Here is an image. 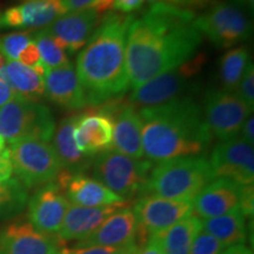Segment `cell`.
<instances>
[{
	"mask_svg": "<svg viewBox=\"0 0 254 254\" xmlns=\"http://www.w3.org/2000/svg\"><path fill=\"white\" fill-rule=\"evenodd\" d=\"M193 11L170 5H151L133 18L126 38L129 88L135 90L157 75L196 55L202 36L194 26Z\"/></svg>",
	"mask_w": 254,
	"mask_h": 254,
	"instance_id": "obj_1",
	"label": "cell"
},
{
	"mask_svg": "<svg viewBox=\"0 0 254 254\" xmlns=\"http://www.w3.org/2000/svg\"><path fill=\"white\" fill-rule=\"evenodd\" d=\"M133 15L110 12L101 17L77 58V75L87 104L98 106L129 90L126 38Z\"/></svg>",
	"mask_w": 254,
	"mask_h": 254,
	"instance_id": "obj_2",
	"label": "cell"
},
{
	"mask_svg": "<svg viewBox=\"0 0 254 254\" xmlns=\"http://www.w3.org/2000/svg\"><path fill=\"white\" fill-rule=\"evenodd\" d=\"M138 112L144 157L152 163L200 155L213 139L202 109L193 98L141 107Z\"/></svg>",
	"mask_w": 254,
	"mask_h": 254,
	"instance_id": "obj_3",
	"label": "cell"
},
{
	"mask_svg": "<svg viewBox=\"0 0 254 254\" xmlns=\"http://www.w3.org/2000/svg\"><path fill=\"white\" fill-rule=\"evenodd\" d=\"M213 179L209 161L202 155L170 159L152 168L142 195L193 201Z\"/></svg>",
	"mask_w": 254,
	"mask_h": 254,
	"instance_id": "obj_4",
	"label": "cell"
},
{
	"mask_svg": "<svg viewBox=\"0 0 254 254\" xmlns=\"http://www.w3.org/2000/svg\"><path fill=\"white\" fill-rule=\"evenodd\" d=\"M205 64L204 53H196L182 65L161 73L133 90L128 101L134 107L141 109L183 98H192L200 87L198 77Z\"/></svg>",
	"mask_w": 254,
	"mask_h": 254,
	"instance_id": "obj_5",
	"label": "cell"
},
{
	"mask_svg": "<svg viewBox=\"0 0 254 254\" xmlns=\"http://www.w3.org/2000/svg\"><path fill=\"white\" fill-rule=\"evenodd\" d=\"M152 168L150 160L133 159L112 150L98 154L92 163L94 179L124 201L144 194Z\"/></svg>",
	"mask_w": 254,
	"mask_h": 254,
	"instance_id": "obj_6",
	"label": "cell"
},
{
	"mask_svg": "<svg viewBox=\"0 0 254 254\" xmlns=\"http://www.w3.org/2000/svg\"><path fill=\"white\" fill-rule=\"evenodd\" d=\"M55 131L50 109L38 101L14 98L0 109V135L9 144L23 139L51 142Z\"/></svg>",
	"mask_w": 254,
	"mask_h": 254,
	"instance_id": "obj_7",
	"label": "cell"
},
{
	"mask_svg": "<svg viewBox=\"0 0 254 254\" xmlns=\"http://www.w3.org/2000/svg\"><path fill=\"white\" fill-rule=\"evenodd\" d=\"M6 151L13 173L27 189L53 183L63 170L51 142L23 139L9 144Z\"/></svg>",
	"mask_w": 254,
	"mask_h": 254,
	"instance_id": "obj_8",
	"label": "cell"
},
{
	"mask_svg": "<svg viewBox=\"0 0 254 254\" xmlns=\"http://www.w3.org/2000/svg\"><path fill=\"white\" fill-rule=\"evenodd\" d=\"M194 26L218 49H228L244 43L253 32L249 13L226 1L211 4L205 13L195 17Z\"/></svg>",
	"mask_w": 254,
	"mask_h": 254,
	"instance_id": "obj_9",
	"label": "cell"
},
{
	"mask_svg": "<svg viewBox=\"0 0 254 254\" xmlns=\"http://www.w3.org/2000/svg\"><path fill=\"white\" fill-rule=\"evenodd\" d=\"M133 213L138 224L139 246L182 219L193 214V201L146 194L134 202Z\"/></svg>",
	"mask_w": 254,
	"mask_h": 254,
	"instance_id": "obj_10",
	"label": "cell"
},
{
	"mask_svg": "<svg viewBox=\"0 0 254 254\" xmlns=\"http://www.w3.org/2000/svg\"><path fill=\"white\" fill-rule=\"evenodd\" d=\"M202 112L212 135L222 141L239 135L241 126L253 110L234 92L211 88L205 94Z\"/></svg>",
	"mask_w": 254,
	"mask_h": 254,
	"instance_id": "obj_11",
	"label": "cell"
},
{
	"mask_svg": "<svg viewBox=\"0 0 254 254\" xmlns=\"http://www.w3.org/2000/svg\"><path fill=\"white\" fill-rule=\"evenodd\" d=\"M98 110L113 122V140L111 150L133 159L144 158L141 141L142 123L136 107L120 98L98 105Z\"/></svg>",
	"mask_w": 254,
	"mask_h": 254,
	"instance_id": "obj_12",
	"label": "cell"
},
{
	"mask_svg": "<svg viewBox=\"0 0 254 254\" xmlns=\"http://www.w3.org/2000/svg\"><path fill=\"white\" fill-rule=\"evenodd\" d=\"M208 161L214 178H227L240 185H253L254 148L239 135L219 142Z\"/></svg>",
	"mask_w": 254,
	"mask_h": 254,
	"instance_id": "obj_13",
	"label": "cell"
},
{
	"mask_svg": "<svg viewBox=\"0 0 254 254\" xmlns=\"http://www.w3.org/2000/svg\"><path fill=\"white\" fill-rule=\"evenodd\" d=\"M71 202L57 183L40 186L28 202V222L43 233L56 236Z\"/></svg>",
	"mask_w": 254,
	"mask_h": 254,
	"instance_id": "obj_14",
	"label": "cell"
},
{
	"mask_svg": "<svg viewBox=\"0 0 254 254\" xmlns=\"http://www.w3.org/2000/svg\"><path fill=\"white\" fill-rule=\"evenodd\" d=\"M60 241L28 221L12 222L0 230V254H59Z\"/></svg>",
	"mask_w": 254,
	"mask_h": 254,
	"instance_id": "obj_15",
	"label": "cell"
},
{
	"mask_svg": "<svg viewBox=\"0 0 254 254\" xmlns=\"http://www.w3.org/2000/svg\"><path fill=\"white\" fill-rule=\"evenodd\" d=\"M101 20V14L94 11H77L65 13L43 28L57 41L65 52L73 53L84 49Z\"/></svg>",
	"mask_w": 254,
	"mask_h": 254,
	"instance_id": "obj_16",
	"label": "cell"
},
{
	"mask_svg": "<svg viewBox=\"0 0 254 254\" xmlns=\"http://www.w3.org/2000/svg\"><path fill=\"white\" fill-rule=\"evenodd\" d=\"M136 244H139L138 224L133 209L126 206L111 214L93 233L85 239L77 241L74 246L126 249L129 246H138Z\"/></svg>",
	"mask_w": 254,
	"mask_h": 254,
	"instance_id": "obj_17",
	"label": "cell"
},
{
	"mask_svg": "<svg viewBox=\"0 0 254 254\" xmlns=\"http://www.w3.org/2000/svg\"><path fill=\"white\" fill-rule=\"evenodd\" d=\"M243 186L227 178H214L193 200V214L202 220L236 211Z\"/></svg>",
	"mask_w": 254,
	"mask_h": 254,
	"instance_id": "obj_18",
	"label": "cell"
},
{
	"mask_svg": "<svg viewBox=\"0 0 254 254\" xmlns=\"http://www.w3.org/2000/svg\"><path fill=\"white\" fill-rule=\"evenodd\" d=\"M56 180L72 205L103 207L124 201L103 184L84 173H71L62 170Z\"/></svg>",
	"mask_w": 254,
	"mask_h": 254,
	"instance_id": "obj_19",
	"label": "cell"
},
{
	"mask_svg": "<svg viewBox=\"0 0 254 254\" xmlns=\"http://www.w3.org/2000/svg\"><path fill=\"white\" fill-rule=\"evenodd\" d=\"M67 12L64 0H28L0 13V27H47Z\"/></svg>",
	"mask_w": 254,
	"mask_h": 254,
	"instance_id": "obj_20",
	"label": "cell"
},
{
	"mask_svg": "<svg viewBox=\"0 0 254 254\" xmlns=\"http://www.w3.org/2000/svg\"><path fill=\"white\" fill-rule=\"evenodd\" d=\"M113 140V122L100 110L79 114L74 128L78 150L86 157L94 158L111 150Z\"/></svg>",
	"mask_w": 254,
	"mask_h": 254,
	"instance_id": "obj_21",
	"label": "cell"
},
{
	"mask_svg": "<svg viewBox=\"0 0 254 254\" xmlns=\"http://www.w3.org/2000/svg\"><path fill=\"white\" fill-rule=\"evenodd\" d=\"M126 206V201L103 207H82L71 204L56 237L60 241H80L93 233L111 214Z\"/></svg>",
	"mask_w": 254,
	"mask_h": 254,
	"instance_id": "obj_22",
	"label": "cell"
},
{
	"mask_svg": "<svg viewBox=\"0 0 254 254\" xmlns=\"http://www.w3.org/2000/svg\"><path fill=\"white\" fill-rule=\"evenodd\" d=\"M44 82L46 97L64 109L75 111L88 105L77 71L71 63L62 67L49 69L44 77Z\"/></svg>",
	"mask_w": 254,
	"mask_h": 254,
	"instance_id": "obj_23",
	"label": "cell"
},
{
	"mask_svg": "<svg viewBox=\"0 0 254 254\" xmlns=\"http://www.w3.org/2000/svg\"><path fill=\"white\" fill-rule=\"evenodd\" d=\"M79 114L66 117L60 122L52 138V147L58 157L63 170L71 173H84L92 166L94 158L86 157L78 150L74 141V128Z\"/></svg>",
	"mask_w": 254,
	"mask_h": 254,
	"instance_id": "obj_24",
	"label": "cell"
},
{
	"mask_svg": "<svg viewBox=\"0 0 254 254\" xmlns=\"http://www.w3.org/2000/svg\"><path fill=\"white\" fill-rule=\"evenodd\" d=\"M201 225L202 230L217 238L225 249L238 244H245L247 239L246 217L240 208L219 217L202 219Z\"/></svg>",
	"mask_w": 254,
	"mask_h": 254,
	"instance_id": "obj_25",
	"label": "cell"
},
{
	"mask_svg": "<svg viewBox=\"0 0 254 254\" xmlns=\"http://www.w3.org/2000/svg\"><path fill=\"white\" fill-rule=\"evenodd\" d=\"M201 228V219L190 214L157 237L165 254H190L193 240Z\"/></svg>",
	"mask_w": 254,
	"mask_h": 254,
	"instance_id": "obj_26",
	"label": "cell"
},
{
	"mask_svg": "<svg viewBox=\"0 0 254 254\" xmlns=\"http://www.w3.org/2000/svg\"><path fill=\"white\" fill-rule=\"evenodd\" d=\"M6 78H7V85L13 90L17 98L38 101V99L45 95L44 78L21 63L7 60Z\"/></svg>",
	"mask_w": 254,
	"mask_h": 254,
	"instance_id": "obj_27",
	"label": "cell"
},
{
	"mask_svg": "<svg viewBox=\"0 0 254 254\" xmlns=\"http://www.w3.org/2000/svg\"><path fill=\"white\" fill-rule=\"evenodd\" d=\"M250 64V52L246 46L232 49L221 57L219 60V77L224 90L236 93Z\"/></svg>",
	"mask_w": 254,
	"mask_h": 254,
	"instance_id": "obj_28",
	"label": "cell"
},
{
	"mask_svg": "<svg viewBox=\"0 0 254 254\" xmlns=\"http://www.w3.org/2000/svg\"><path fill=\"white\" fill-rule=\"evenodd\" d=\"M33 41L39 51L41 63L44 64L47 71L62 67L69 63L65 50L60 47L57 41L44 30L37 32Z\"/></svg>",
	"mask_w": 254,
	"mask_h": 254,
	"instance_id": "obj_29",
	"label": "cell"
},
{
	"mask_svg": "<svg viewBox=\"0 0 254 254\" xmlns=\"http://www.w3.org/2000/svg\"><path fill=\"white\" fill-rule=\"evenodd\" d=\"M26 201V190L18 179L0 184V214L21 208Z\"/></svg>",
	"mask_w": 254,
	"mask_h": 254,
	"instance_id": "obj_30",
	"label": "cell"
},
{
	"mask_svg": "<svg viewBox=\"0 0 254 254\" xmlns=\"http://www.w3.org/2000/svg\"><path fill=\"white\" fill-rule=\"evenodd\" d=\"M32 40L33 38L30 36V32H13L5 34L0 37V52L7 60L18 62L19 56Z\"/></svg>",
	"mask_w": 254,
	"mask_h": 254,
	"instance_id": "obj_31",
	"label": "cell"
},
{
	"mask_svg": "<svg viewBox=\"0 0 254 254\" xmlns=\"http://www.w3.org/2000/svg\"><path fill=\"white\" fill-rule=\"evenodd\" d=\"M224 250L225 246L217 238L201 228L193 240L190 254H221Z\"/></svg>",
	"mask_w": 254,
	"mask_h": 254,
	"instance_id": "obj_32",
	"label": "cell"
},
{
	"mask_svg": "<svg viewBox=\"0 0 254 254\" xmlns=\"http://www.w3.org/2000/svg\"><path fill=\"white\" fill-rule=\"evenodd\" d=\"M114 0H64L68 11H94L97 13H106L112 8Z\"/></svg>",
	"mask_w": 254,
	"mask_h": 254,
	"instance_id": "obj_33",
	"label": "cell"
},
{
	"mask_svg": "<svg viewBox=\"0 0 254 254\" xmlns=\"http://www.w3.org/2000/svg\"><path fill=\"white\" fill-rule=\"evenodd\" d=\"M236 94L245 103L250 109L254 107V66L251 63L247 66L243 78L238 85Z\"/></svg>",
	"mask_w": 254,
	"mask_h": 254,
	"instance_id": "obj_34",
	"label": "cell"
},
{
	"mask_svg": "<svg viewBox=\"0 0 254 254\" xmlns=\"http://www.w3.org/2000/svg\"><path fill=\"white\" fill-rule=\"evenodd\" d=\"M127 249V247H126ZM125 249L119 247H103V246H90V247H64L60 249L59 254H118Z\"/></svg>",
	"mask_w": 254,
	"mask_h": 254,
	"instance_id": "obj_35",
	"label": "cell"
},
{
	"mask_svg": "<svg viewBox=\"0 0 254 254\" xmlns=\"http://www.w3.org/2000/svg\"><path fill=\"white\" fill-rule=\"evenodd\" d=\"M240 211L246 218L252 217L254 211V192L253 185H244L241 192Z\"/></svg>",
	"mask_w": 254,
	"mask_h": 254,
	"instance_id": "obj_36",
	"label": "cell"
},
{
	"mask_svg": "<svg viewBox=\"0 0 254 254\" xmlns=\"http://www.w3.org/2000/svg\"><path fill=\"white\" fill-rule=\"evenodd\" d=\"M145 0H114L112 8L118 11L119 13L128 14L141 8Z\"/></svg>",
	"mask_w": 254,
	"mask_h": 254,
	"instance_id": "obj_37",
	"label": "cell"
},
{
	"mask_svg": "<svg viewBox=\"0 0 254 254\" xmlns=\"http://www.w3.org/2000/svg\"><path fill=\"white\" fill-rule=\"evenodd\" d=\"M134 254H165L157 236H152L135 250Z\"/></svg>",
	"mask_w": 254,
	"mask_h": 254,
	"instance_id": "obj_38",
	"label": "cell"
},
{
	"mask_svg": "<svg viewBox=\"0 0 254 254\" xmlns=\"http://www.w3.org/2000/svg\"><path fill=\"white\" fill-rule=\"evenodd\" d=\"M12 174H13V168H12L7 151L5 148L4 152L0 154V184L6 183L11 179Z\"/></svg>",
	"mask_w": 254,
	"mask_h": 254,
	"instance_id": "obj_39",
	"label": "cell"
},
{
	"mask_svg": "<svg viewBox=\"0 0 254 254\" xmlns=\"http://www.w3.org/2000/svg\"><path fill=\"white\" fill-rule=\"evenodd\" d=\"M254 119L252 116H250L249 118L245 120V123L241 126V129L239 132L240 138L244 141H246L247 144L253 145L254 142Z\"/></svg>",
	"mask_w": 254,
	"mask_h": 254,
	"instance_id": "obj_40",
	"label": "cell"
},
{
	"mask_svg": "<svg viewBox=\"0 0 254 254\" xmlns=\"http://www.w3.org/2000/svg\"><path fill=\"white\" fill-rule=\"evenodd\" d=\"M14 98H17V95H15L13 90L0 79V109Z\"/></svg>",
	"mask_w": 254,
	"mask_h": 254,
	"instance_id": "obj_41",
	"label": "cell"
},
{
	"mask_svg": "<svg viewBox=\"0 0 254 254\" xmlns=\"http://www.w3.org/2000/svg\"><path fill=\"white\" fill-rule=\"evenodd\" d=\"M151 5H157V4H163V5H170V6H176V7L180 8H186L190 9L192 7L190 0H147Z\"/></svg>",
	"mask_w": 254,
	"mask_h": 254,
	"instance_id": "obj_42",
	"label": "cell"
},
{
	"mask_svg": "<svg viewBox=\"0 0 254 254\" xmlns=\"http://www.w3.org/2000/svg\"><path fill=\"white\" fill-rule=\"evenodd\" d=\"M221 254H253V252L246 244H238L225 249Z\"/></svg>",
	"mask_w": 254,
	"mask_h": 254,
	"instance_id": "obj_43",
	"label": "cell"
},
{
	"mask_svg": "<svg viewBox=\"0 0 254 254\" xmlns=\"http://www.w3.org/2000/svg\"><path fill=\"white\" fill-rule=\"evenodd\" d=\"M231 4L238 6V7L243 8L247 13L251 12L252 13L254 9V0H230Z\"/></svg>",
	"mask_w": 254,
	"mask_h": 254,
	"instance_id": "obj_44",
	"label": "cell"
},
{
	"mask_svg": "<svg viewBox=\"0 0 254 254\" xmlns=\"http://www.w3.org/2000/svg\"><path fill=\"white\" fill-rule=\"evenodd\" d=\"M192 7H204L205 5H207L211 2V0H190Z\"/></svg>",
	"mask_w": 254,
	"mask_h": 254,
	"instance_id": "obj_45",
	"label": "cell"
},
{
	"mask_svg": "<svg viewBox=\"0 0 254 254\" xmlns=\"http://www.w3.org/2000/svg\"><path fill=\"white\" fill-rule=\"evenodd\" d=\"M138 247H139V246H129V247H127V249L123 250L122 252L118 253V254H134L135 250L138 249Z\"/></svg>",
	"mask_w": 254,
	"mask_h": 254,
	"instance_id": "obj_46",
	"label": "cell"
},
{
	"mask_svg": "<svg viewBox=\"0 0 254 254\" xmlns=\"http://www.w3.org/2000/svg\"><path fill=\"white\" fill-rule=\"evenodd\" d=\"M4 150H5V140H4V138L0 135V154L4 152Z\"/></svg>",
	"mask_w": 254,
	"mask_h": 254,
	"instance_id": "obj_47",
	"label": "cell"
},
{
	"mask_svg": "<svg viewBox=\"0 0 254 254\" xmlns=\"http://www.w3.org/2000/svg\"><path fill=\"white\" fill-rule=\"evenodd\" d=\"M24 1H28V0H24Z\"/></svg>",
	"mask_w": 254,
	"mask_h": 254,
	"instance_id": "obj_48",
	"label": "cell"
}]
</instances>
